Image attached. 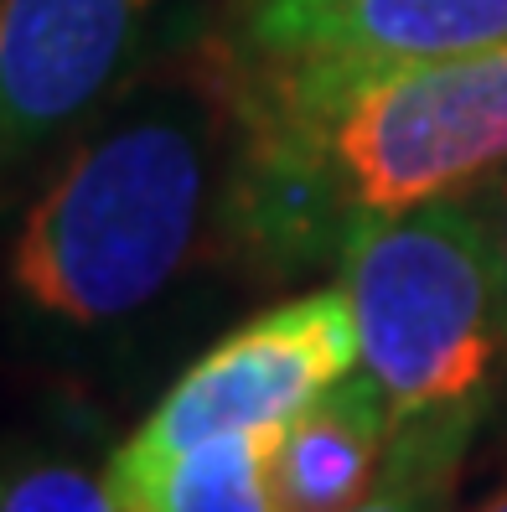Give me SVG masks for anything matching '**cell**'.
Here are the masks:
<instances>
[{
	"label": "cell",
	"mask_w": 507,
	"mask_h": 512,
	"mask_svg": "<svg viewBox=\"0 0 507 512\" xmlns=\"http://www.w3.org/2000/svg\"><path fill=\"white\" fill-rule=\"evenodd\" d=\"M233 238L264 275L342 264L357 223L507 166V47L420 63L238 68Z\"/></svg>",
	"instance_id": "6da1fadb"
},
{
	"label": "cell",
	"mask_w": 507,
	"mask_h": 512,
	"mask_svg": "<svg viewBox=\"0 0 507 512\" xmlns=\"http://www.w3.org/2000/svg\"><path fill=\"white\" fill-rule=\"evenodd\" d=\"M233 88L145 78L88 125L6 244V311L47 347L156 321L233 238Z\"/></svg>",
	"instance_id": "7a4b0ae2"
},
{
	"label": "cell",
	"mask_w": 507,
	"mask_h": 512,
	"mask_svg": "<svg viewBox=\"0 0 507 512\" xmlns=\"http://www.w3.org/2000/svg\"><path fill=\"white\" fill-rule=\"evenodd\" d=\"M363 373L394 419L497 399L507 378V254L487 197H435L357 223L342 249Z\"/></svg>",
	"instance_id": "3957f363"
},
{
	"label": "cell",
	"mask_w": 507,
	"mask_h": 512,
	"mask_svg": "<svg viewBox=\"0 0 507 512\" xmlns=\"http://www.w3.org/2000/svg\"><path fill=\"white\" fill-rule=\"evenodd\" d=\"M197 26V0H0V197L114 109Z\"/></svg>",
	"instance_id": "277c9868"
},
{
	"label": "cell",
	"mask_w": 507,
	"mask_h": 512,
	"mask_svg": "<svg viewBox=\"0 0 507 512\" xmlns=\"http://www.w3.org/2000/svg\"><path fill=\"white\" fill-rule=\"evenodd\" d=\"M357 368L363 342L342 280L290 295L233 326L176 373L140 430L104 461V471H145L218 435H280L306 404Z\"/></svg>",
	"instance_id": "5b68a950"
},
{
	"label": "cell",
	"mask_w": 507,
	"mask_h": 512,
	"mask_svg": "<svg viewBox=\"0 0 507 512\" xmlns=\"http://www.w3.org/2000/svg\"><path fill=\"white\" fill-rule=\"evenodd\" d=\"M507 47V0H233L238 68L420 63Z\"/></svg>",
	"instance_id": "8992f818"
},
{
	"label": "cell",
	"mask_w": 507,
	"mask_h": 512,
	"mask_svg": "<svg viewBox=\"0 0 507 512\" xmlns=\"http://www.w3.org/2000/svg\"><path fill=\"white\" fill-rule=\"evenodd\" d=\"M394 440V409L383 388L357 368L306 404L275 440L280 512H342L373 487Z\"/></svg>",
	"instance_id": "52a82bcc"
},
{
	"label": "cell",
	"mask_w": 507,
	"mask_h": 512,
	"mask_svg": "<svg viewBox=\"0 0 507 512\" xmlns=\"http://www.w3.org/2000/svg\"><path fill=\"white\" fill-rule=\"evenodd\" d=\"M275 440L249 430L218 435L145 471H104V487L119 512H280Z\"/></svg>",
	"instance_id": "ba28073f"
},
{
	"label": "cell",
	"mask_w": 507,
	"mask_h": 512,
	"mask_svg": "<svg viewBox=\"0 0 507 512\" xmlns=\"http://www.w3.org/2000/svg\"><path fill=\"white\" fill-rule=\"evenodd\" d=\"M492 399H466L445 409H420L394 419V440L383 450L373 487L342 512H451L461 466L476 430L487 425Z\"/></svg>",
	"instance_id": "9c48e42d"
},
{
	"label": "cell",
	"mask_w": 507,
	"mask_h": 512,
	"mask_svg": "<svg viewBox=\"0 0 507 512\" xmlns=\"http://www.w3.org/2000/svg\"><path fill=\"white\" fill-rule=\"evenodd\" d=\"M0 512H119L104 471L47 445H0Z\"/></svg>",
	"instance_id": "30bf717a"
},
{
	"label": "cell",
	"mask_w": 507,
	"mask_h": 512,
	"mask_svg": "<svg viewBox=\"0 0 507 512\" xmlns=\"http://www.w3.org/2000/svg\"><path fill=\"white\" fill-rule=\"evenodd\" d=\"M487 213H492V223H497L502 254H507V166H497V182L487 187Z\"/></svg>",
	"instance_id": "8fae6325"
},
{
	"label": "cell",
	"mask_w": 507,
	"mask_h": 512,
	"mask_svg": "<svg viewBox=\"0 0 507 512\" xmlns=\"http://www.w3.org/2000/svg\"><path fill=\"white\" fill-rule=\"evenodd\" d=\"M471 512H507V481H502V487H497V492H492L487 502H476Z\"/></svg>",
	"instance_id": "7c38bea8"
}]
</instances>
